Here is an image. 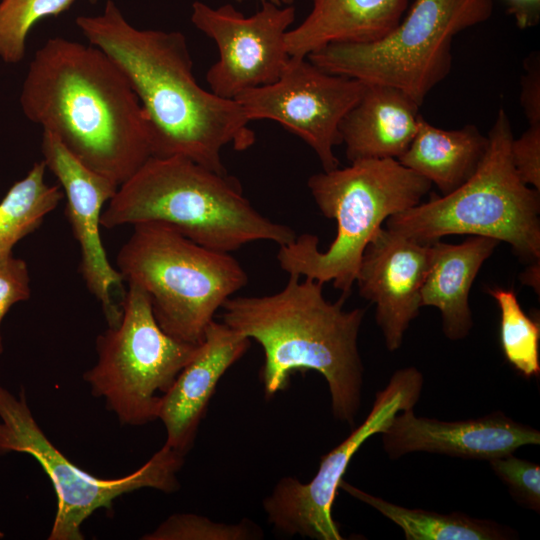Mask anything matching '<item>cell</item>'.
Masks as SVG:
<instances>
[{"mask_svg":"<svg viewBox=\"0 0 540 540\" xmlns=\"http://www.w3.org/2000/svg\"><path fill=\"white\" fill-rule=\"evenodd\" d=\"M75 22L129 81L149 124L152 156H181L225 174L222 149L243 151L255 143L241 106L196 81L181 32L138 29L112 0L102 14L78 16Z\"/></svg>","mask_w":540,"mask_h":540,"instance_id":"1","label":"cell"},{"mask_svg":"<svg viewBox=\"0 0 540 540\" xmlns=\"http://www.w3.org/2000/svg\"><path fill=\"white\" fill-rule=\"evenodd\" d=\"M20 105L27 119L118 186L152 157L138 97L118 66L90 44L48 39L29 64Z\"/></svg>","mask_w":540,"mask_h":540,"instance_id":"2","label":"cell"},{"mask_svg":"<svg viewBox=\"0 0 540 540\" xmlns=\"http://www.w3.org/2000/svg\"><path fill=\"white\" fill-rule=\"evenodd\" d=\"M323 285L290 274L276 293L227 299L222 320L262 347L260 379L267 398L286 389L293 373L313 370L327 382L333 416L352 426L361 405L358 336L366 310H345L346 294L326 300Z\"/></svg>","mask_w":540,"mask_h":540,"instance_id":"3","label":"cell"},{"mask_svg":"<svg viewBox=\"0 0 540 540\" xmlns=\"http://www.w3.org/2000/svg\"><path fill=\"white\" fill-rule=\"evenodd\" d=\"M165 223L208 249L231 253L255 241L291 243L295 231L258 212L239 181L181 156L150 157L121 184L101 227Z\"/></svg>","mask_w":540,"mask_h":540,"instance_id":"4","label":"cell"},{"mask_svg":"<svg viewBox=\"0 0 540 540\" xmlns=\"http://www.w3.org/2000/svg\"><path fill=\"white\" fill-rule=\"evenodd\" d=\"M321 211L337 223L326 251L313 234L279 246L277 260L289 275L332 282L349 296L365 248L392 215L420 203L432 183L397 159H359L348 167L316 173L307 182Z\"/></svg>","mask_w":540,"mask_h":540,"instance_id":"5","label":"cell"},{"mask_svg":"<svg viewBox=\"0 0 540 540\" xmlns=\"http://www.w3.org/2000/svg\"><path fill=\"white\" fill-rule=\"evenodd\" d=\"M487 137L485 156L470 179L449 194L390 216L385 228L423 244L454 234L490 237L509 244L521 262H540V193L513 168L514 136L504 109Z\"/></svg>","mask_w":540,"mask_h":540,"instance_id":"6","label":"cell"},{"mask_svg":"<svg viewBox=\"0 0 540 540\" xmlns=\"http://www.w3.org/2000/svg\"><path fill=\"white\" fill-rule=\"evenodd\" d=\"M133 227L116 258L123 281L149 295L167 334L201 344L215 313L248 283L245 269L230 253L201 246L165 223Z\"/></svg>","mask_w":540,"mask_h":540,"instance_id":"7","label":"cell"},{"mask_svg":"<svg viewBox=\"0 0 540 540\" xmlns=\"http://www.w3.org/2000/svg\"><path fill=\"white\" fill-rule=\"evenodd\" d=\"M492 9V0H413L385 36L330 43L306 58L326 72L399 89L421 105L450 72L454 36L488 20Z\"/></svg>","mask_w":540,"mask_h":540,"instance_id":"8","label":"cell"},{"mask_svg":"<svg viewBox=\"0 0 540 540\" xmlns=\"http://www.w3.org/2000/svg\"><path fill=\"white\" fill-rule=\"evenodd\" d=\"M120 305L121 320L98 335L97 362L83 379L122 425L141 426L158 419L162 397L200 344L167 334L149 295L134 283H128Z\"/></svg>","mask_w":540,"mask_h":540,"instance_id":"9","label":"cell"},{"mask_svg":"<svg viewBox=\"0 0 540 540\" xmlns=\"http://www.w3.org/2000/svg\"><path fill=\"white\" fill-rule=\"evenodd\" d=\"M10 452L33 457L49 477L57 509L49 540H83L82 524L98 509L112 510L123 494L142 488L164 493L179 489L177 473L184 455L164 445L137 470L119 478H101L71 462L47 438L22 389L15 396L0 385V456Z\"/></svg>","mask_w":540,"mask_h":540,"instance_id":"10","label":"cell"},{"mask_svg":"<svg viewBox=\"0 0 540 540\" xmlns=\"http://www.w3.org/2000/svg\"><path fill=\"white\" fill-rule=\"evenodd\" d=\"M423 384L424 377L415 367L395 371L386 387L375 394L365 420L321 457L319 468L308 483L296 477H284L277 482L263 500L268 522L288 536L342 540L332 507L351 459L368 438L382 433L398 412L414 407Z\"/></svg>","mask_w":540,"mask_h":540,"instance_id":"11","label":"cell"},{"mask_svg":"<svg viewBox=\"0 0 540 540\" xmlns=\"http://www.w3.org/2000/svg\"><path fill=\"white\" fill-rule=\"evenodd\" d=\"M366 84L326 72L307 58L290 57L272 84L237 95L249 121L268 119L300 137L315 152L323 171L339 166L334 147L342 143L340 124L361 98Z\"/></svg>","mask_w":540,"mask_h":540,"instance_id":"12","label":"cell"},{"mask_svg":"<svg viewBox=\"0 0 540 540\" xmlns=\"http://www.w3.org/2000/svg\"><path fill=\"white\" fill-rule=\"evenodd\" d=\"M295 14L293 5L277 6L267 0L249 17L232 4L212 8L195 1L191 22L216 43L219 52L206 73L210 91L234 99L246 90L277 81L290 60L286 34Z\"/></svg>","mask_w":540,"mask_h":540,"instance_id":"13","label":"cell"},{"mask_svg":"<svg viewBox=\"0 0 540 540\" xmlns=\"http://www.w3.org/2000/svg\"><path fill=\"white\" fill-rule=\"evenodd\" d=\"M41 151L66 197L65 215L80 246L83 280L100 302L108 327L116 326L122 309L114 303L112 291L122 287L123 278L107 258L100 228L103 206L119 186L82 164L52 133L43 131Z\"/></svg>","mask_w":540,"mask_h":540,"instance_id":"14","label":"cell"},{"mask_svg":"<svg viewBox=\"0 0 540 540\" xmlns=\"http://www.w3.org/2000/svg\"><path fill=\"white\" fill-rule=\"evenodd\" d=\"M430 256L431 243H419L385 227L364 250L355 283L359 294L375 305L376 322L389 351L400 348L419 314Z\"/></svg>","mask_w":540,"mask_h":540,"instance_id":"15","label":"cell"},{"mask_svg":"<svg viewBox=\"0 0 540 540\" xmlns=\"http://www.w3.org/2000/svg\"><path fill=\"white\" fill-rule=\"evenodd\" d=\"M539 443L538 430L501 411L474 419L441 421L415 416L409 408L398 412L382 432L383 449L391 459L422 451L490 461Z\"/></svg>","mask_w":540,"mask_h":540,"instance_id":"16","label":"cell"},{"mask_svg":"<svg viewBox=\"0 0 540 540\" xmlns=\"http://www.w3.org/2000/svg\"><path fill=\"white\" fill-rule=\"evenodd\" d=\"M250 344L225 323H209L196 354L162 397L158 419L166 430L164 445L184 456L191 450L219 380Z\"/></svg>","mask_w":540,"mask_h":540,"instance_id":"17","label":"cell"},{"mask_svg":"<svg viewBox=\"0 0 540 540\" xmlns=\"http://www.w3.org/2000/svg\"><path fill=\"white\" fill-rule=\"evenodd\" d=\"M419 106L399 89L366 84L340 124L348 160L401 157L416 134Z\"/></svg>","mask_w":540,"mask_h":540,"instance_id":"18","label":"cell"},{"mask_svg":"<svg viewBox=\"0 0 540 540\" xmlns=\"http://www.w3.org/2000/svg\"><path fill=\"white\" fill-rule=\"evenodd\" d=\"M501 242L472 236L459 244L431 243L429 268L421 288V307H436L450 340L465 338L472 326L469 293L483 263Z\"/></svg>","mask_w":540,"mask_h":540,"instance_id":"19","label":"cell"},{"mask_svg":"<svg viewBox=\"0 0 540 540\" xmlns=\"http://www.w3.org/2000/svg\"><path fill=\"white\" fill-rule=\"evenodd\" d=\"M408 0H313L308 16L286 34L290 57L306 58L330 43L369 42L389 33Z\"/></svg>","mask_w":540,"mask_h":540,"instance_id":"20","label":"cell"},{"mask_svg":"<svg viewBox=\"0 0 540 540\" xmlns=\"http://www.w3.org/2000/svg\"><path fill=\"white\" fill-rule=\"evenodd\" d=\"M487 147L488 137L474 125L445 130L420 116L413 140L397 160L446 195L473 176Z\"/></svg>","mask_w":540,"mask_h":540,"instance_id":"21","label":"cell"},{"mask_svg":"<svg viewBox=\"0 0 540 540\" xmlns=\"http://www.w3.org/2000/svg\"><path fill=\"white\" fill-rule=\"evenodd\" d=\"M339 488L398 525L407 540H506L518 536L512 528L493 520L477 519L459 512L441 514L399 506L371 495L344 479L339 483Z\"/></svg>","mask_w":540,"mask_h":540,"instance_id":"22","label":"cell"},{"mask_svg":"<svg viewBox=\"0 0 540 540\" xmlns=\"http://www.w3.org/2000/svg\"><path fill=\"white\" fill-rule=\"evenodd\" d=\"M46 170L43 160L34 163L0 201V259L13 255L14 246L36 231L64 197L60 186L46 183Z\"/></svg>","mask_w":540,"mask_h":540,"instance_id":"23","label":"cell"},{"mask_svg":"<svg viewBox=\"0 0 540 540\" xmlns=\"http://www.w3.org/2000/svg\"><path fill=\"white\" fill-rule=\"evenodd\" d=\"M487 293L500 309V343L510 365L526 378L537 377L539 361V320L522 309L512 288L489 287Z\"/></svg>","mask_w":540,"mask_h":540,"instance_id":"24","label":"cell"},{"mask_svg":"<svg viewBox=\"0 0 540 540\" xmlns=\"http://www.w3.org/2000/svg\"><path fill=\"white\" fill-rule=\"evenodd\" d=\"M75 0H0V58L9 64L21 62L26 39L40 20L68 10Z\"/></svg>","mask_w":540,"mask_h":540,"instance_id":"25","label":"cell"},{"mask_svg":"<svg viewBox=\"0 0 540 540\" xmlns=\"http://www.w3.org/2000/svg\"><path fill=\"white\" fill-rule=\"evenodd\" d=\"M263 537L261 529L250 521L227 524L193 513H175L155 530L144 535L145 540H248Z\"/></svg>","mask_w":540,"mask_h":540,"instance_id":"26","label":"cell"},{"mask_svg":"<svg viewBox=\"0 0 540 540\" xmlns=\"http://www.w3.org/2000/svg\"><path fill=\"white\" fill-rule=\"evenodd\" d=\"M495 475L521 506L540 512V466L513 454L488 461Z\"/></svg>","mask_w":540,"mask_h":540,"instance_id":"27","label":"cell"},{"mask_svg":"<svg viewBox=\"0 0 540 540\" xmlns=\"http://www.w3.org/2000/svg\"><path fill=\"white\" fill-rule=\"evenodd\" d=\"M30 275L27 263L10 255L0 259V355L3 353L1 323L10 308L30 298Z\"/></svg>","mask_w":540,"mask_h":540,"instance_id":"28","label":"cell"},{"mask_svg":"<svg viewBox=\"0 0 540 540\" xmlns=\"http://www.w3.org/2000/svg\"><path fill=\"white\" fill-rule=\"evenodd\" d=\"M510 158L520 180L540 191V124L528 129L510 144Z\"/></svg>","mask_w":540,"mask_h":540,"instance_id":"29","label":"cell"},{"mask_svg":"<svg viewBox=\"0 0 540 540\" xmlns=\"http://www.w3.org/2000/svg\"><path fill=\"white\" fill-rule=\"evenodd\" d=\"M526 74L522 79L520 103L529 125L540 124V67L539 58L527 61Z\"/></svg>","mask_w":540,"mask_h":540,"instance_id":"30","label":"cell"},{"mask_svg":"<svg viewBox=\"0 0 540 540\" xmlns=\"http://www.w3.org/2000/svg\"><path fill=\"white\" fill-rule=\"evenodd\" d=\"M507 11L521 29L534 27L540 20V0H503Z\"/></svg>","mask_w":540,"mask_h":540,"instance_id":"31","label":"cell"},{"mask_svg":"<svg viewBox=\"0 0 540 540\" xmlns=\"http://www.w3.org/2000/svg\"><path fill=\"white\" fill-rule=\"evenodd\" d=\"M540 262L528 264L527 269L520 275L523 284L532 287L539 294Z\"/></svg>","mask_w":540,"mask_h":540,"instance_id":"32","label":"cell"},{"mask_svg":"<svg viewBox=\"0 0 540 540\" xmlns=\"http://www.w3.org/2000/svg\"><path fill=\"white\" fill-rule=\"evenodd\" d=\"M234 1L243 2L244 0H234ZM260 1H264V0H260ZM267 1L277 6H289V5H293L295 0H267Z\"/></svg>","mask_w":540,"mask_h":540,"instance_id":"33","label":"cell"},{"mask_svg":"<svg viewBox=\"0 0 540 540\" xmlns=\"http://www.w3.org/2000/svg\"><path fill=\"white\" fill-rule=\"evenodd\" d=\"M4 538V533L0 530V539Z\"/></svg>","mask_w":540,"mask_h":540,"instance_id":"34","label":"cell"}]
</instances>
